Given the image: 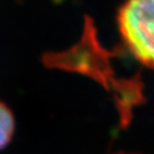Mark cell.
<instances>
[{
	"label": "cell",
	"mask_w": 154,
	"mask_h": 154,
	"mask_svg": "<svg viewBox=\"0 0 154 154\" xmlns=\"http://www.w3.org/2000/svg\"><path fill=\"white\" fill-rule=\"evenodd\" d=\"M118 24L132 56L154 69V0H127L119 11Z\"/></svg>",
	"instance_id": "6da1fadb"
},
{
	"label": "cell",
	"mask_w": 154,
	"mask_h": 154,
	"mask_svg": "<svg viewBox=\"0 0 154 154\" xmlns=\"http://www.w3.org/2000/svg\"><path fill=\"white\" fill-rule=\"evenodd\" d=\"M15 116L9 106L0 100V151L6 149L15 134Z\"/></svg>",
	"instance_id": "7a4b0ae2"
}]
</instances>
